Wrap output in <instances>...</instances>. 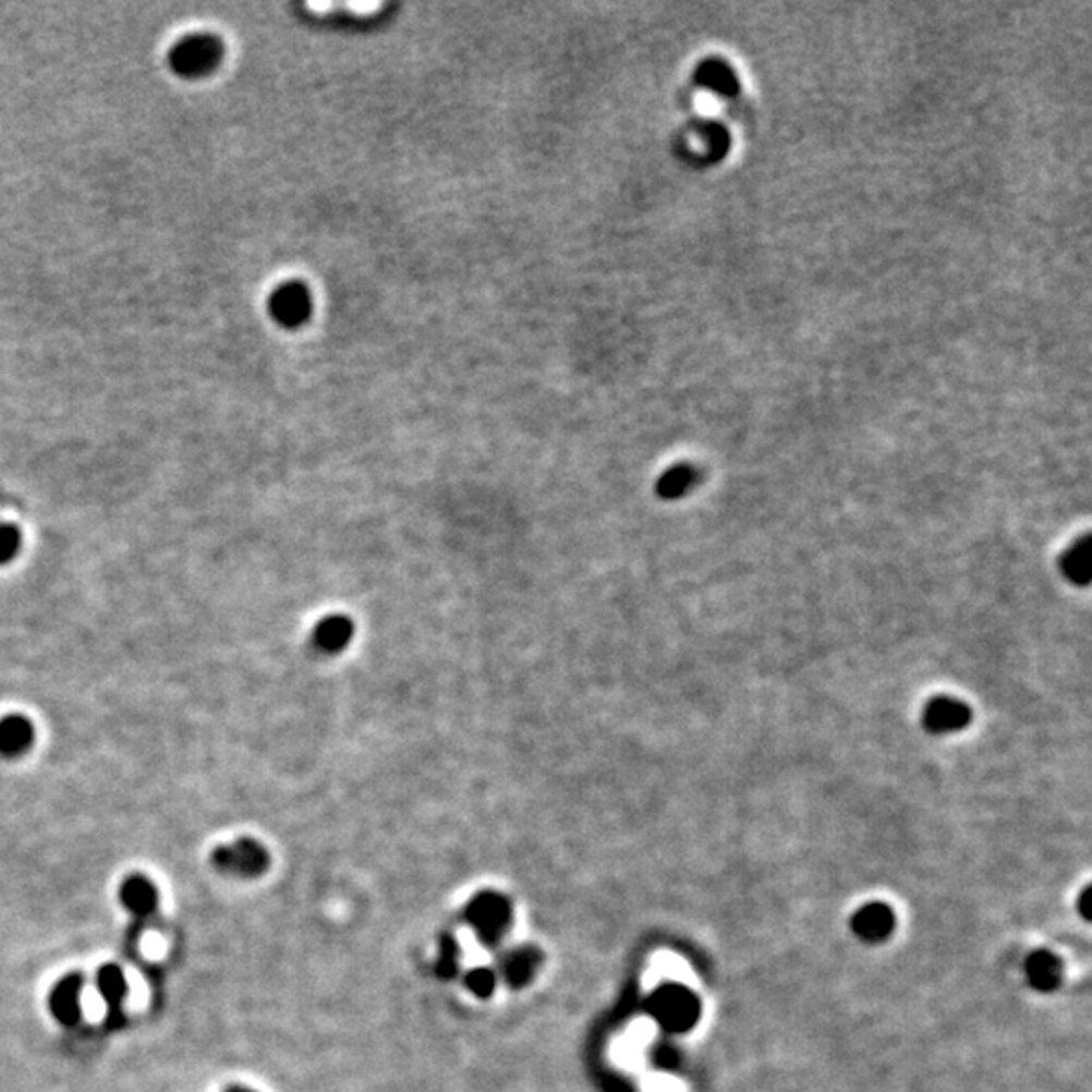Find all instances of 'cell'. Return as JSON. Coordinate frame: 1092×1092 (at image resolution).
Instances as JSON below:
<instances>
[{
  "mask_svg": "<svg viewBox=\"0 0 1092 1092\" xmlns=\"http://www.w3.org/2000/svg\"><path fill=\"white\" fill-rule=\"evenodd\" d=\"M924 728L933 735L957 732L971 723V708L963 702L941 696L924 706Z\"/></svg>",
  "mask_w": 1092,
  "mask_h": 1092,
  "instance_id": "7",
  "label": "cell"
},
{
  "mask_svg": "<svg viewBox=\"0 0 1092 1092\" xmlns=\"http://www.w3.org/2000/svg\"><path fill=\"white\" fill-rule=\"evenodd\" d=\"M696 999L680 985H666L652 997V1014L670 1030H684L696 1018Z\"/></svg>",
  "mask_w": 1092,
  "mask_h": 1092,
  "instance_id": "5",
  "label": "cell"
},
{
  "mask_svg": "<svg viewBox=\"0 0 1092 1092\" xmlns=\"http://www.w3.org/2000/svg\"><path fill=\"white\" fill-rule=\"evenodd\" d=\"M354 633H356V628H354V621L351 617L342 616V614L326 616L314 626L312 635H310V647L318 656L335 658L352 644Z\"/></svg>",
  "mask_w": 1092,
  "mask_h": 1092,
  "instance_id": "6",
  "label": "cell"
},
{
  "mask_svg": "<svg viewBox=\"0 0 1092 1092\" xmlns=\"http://www.w3.org/2000/svg\"><path fill=\"white\" fill-rule=\"evenodd\" d=\"M210 860H213L215 869L221 870L225 874L243 876V878L259 876L269 866V854H267L266 848L252 838H241V840L231 841L227 846L217 848Z\"/></svg>",
  "mask_w": 1092,
  "mask_h": 1092,
  "instance_id": "3",
  "label": "cell"
},
{
  "mask_svg": "<svg viewBox=\"0 0 1092 1092\" xmlns=\"http://www.w3.org/2000/svg\"><path fill=\"white\" fill-rule=\"evenodd\" d=\"M696 482H699L696 468H692L688 463H680V465L670 468L664 476L659 477L656 490H658L659 498L676 500V498L687 496L688 492L696 486Z\"/></svg>",
  "mask_w": 1092,
  "mask_h": 1092,
  "instance_id": "12",
  "label": "cell"
},
{
  "mask_svg": "<svg viewBox=\"0 0 1092 1092\" xmlns=\"http://www.w3.org/2000/svg\"><path fill=\"white\" fill-rule=\"evenodd\" d=\"M122 902H124V905H126V909L132 910L134 914H138V917H148V914H153L156 910V905H158V895H156L155 886L148 883L146 878H142V876H132V878H128L124 886H122Z\"/></svg>",
  "mask_w": 1092,
  "mask_h": 1092,
  "instance_id": "11",
  "label": "cell"
},
{
  "mask_svg": "<svg viewBox=\"0 0 1092 1092\" xmlns=\"http://www.w3.org/2000/svg\"><path fill=\"white\" fill-rule=\"evenodd\" d=\"M465 985L477 997H490L496 990V973L488 967H476L465 975Z\"/></svg>",
  "mask_w": 1092,
  "mask_h": 1092,
  "instance_id": "18",
  "label": "cell"
},
{
  "mask_svg": "<svg viewBox=\"0 0 1092 1092\" xmlns=\"http://www.w3.org/2000/svg\"><path fill=\"white\" fill-rule=\"evenodd\" d=\"M541 963H543V953L534 947H519L502 957L500 975L510 987L520 990L533 981Z\"/></svg>",
  "mask_w": 1092,
  "mask_h": 1092,
  "instance_id": "9",
  "label": "cell"
},
{
  "mask_svg": "<svg viewBox=\"0 0 1092 1092\" xmlns=\"http://www.w3.org/2000/svg\"><path fill=\"white\" fill-rule=\"evenodd\" d=\"M269 314L283 328H298L312 314V294L302 281H286L269 298Z\"/></svg>",
  "mask_w": 1092,
  "mask_h": 1092,
  "instance_id": "4",
  "label": "cell"
},
{
  "mask_svg": "<svg viewBox=\"0 0 1092 1092\" xmlns=\"http://www.w3.org/2000/svg\"><path fill=\"white\" fill-rule=\"evenodd\" d=\"M82 987L84 983L80 978H68V980L61 981L53 990V995H51V1009H53V1016H56L59 1022L71 1023L77 1022L80 1016H82Z\"/></svg>",
  "mask_w": 1092,
  "mask_h": 1092,
  "instance_id": "10",
  "label": "cell"
},
{
  "mask_svg": "<svg viewBox=\"0 0 1092 1092\" xmlns=\"http://www.w3.org/2000/svg\"><path fill=\"white\" fill-rule=\"evenodd\" d=\"M893 924V919H890V912L881 907V905H874V907H869V909L862 910L856 919V929L864 935V937H884L888 933Z\"/></svg>",
  "mask_w": 1092,
  "mask_h": 1092,
  "instance_id": "15",
  "label": "cell"
},
{
  "mask_svg": "<svg viewBox=\"0 0 1092 1092\" xmlns=\"http://www.w3.org/2000/svg\"><path fill=\"white\" fill-rule=\"evenodd\" d=\"M465 921L476 931L477 938L484 945H498L510 924H512V907L498 893H482L470 900L465 909Z\"/></svg>",
  "mask_w": 1092,
  "mask_h": 1092,
  "instance_id": "1",
  "label": "cell"
},
{
  "mask_svg": "<svg viewBox=\"0 0 1092 1092\" xmlns=\"http://www.w3.org/2000/svg\"><path fill=\"white\" fill-rule=\"evenodd\" d=\"M229 1092H252V1091H247V1089H231V1091Z\"/></svg>",
  "mask_w": 1092,
  "mask_h": 1092,
  "instance_id": "20",
  "label": "cell"
},
{
  "mask_svg": "<svg viewBox=\"0 0 1092 1092\" xmlns=\"http://www.w3.org/2000/svg\"><path fill=\"white\" fill-rule=\"evenodd\" d=\"M21 546H23L21 531L11 522L0 520V565H7V562L16 559V555L21 553Z\"/></svg>",
  "mask_w": 1092,
  "mask_h": 1092,
  "instance_id": "16",
  "label": "cell"
},
{
  "mask_svg": "<svg viewBox=\"0 0 1092 1092\" xmlns=\"http://www.w3.org/2000/svg\"><path fill=\"white\" fill-rule=\"evenodd\" d=\"M98 990L106 1008H120L122 999L128 995V983L124 973L118 967H104L98 975Z\"/></svg>",
  "mask_w": 1092,
  "mask_h": 1092,
  "instance_id": "14",
  "label": "cell"
},
{
  "mask_svg": "<svg viewBox=\"0 0 1092 1092\" xmlns=\"http://www.w3.org/2000/svg\"><path fill=\"white\" fill-rule=\"evenodd\" d=\"M458 963H460V949L456 945L453 937L441 938V949H439V959H437V973L441 978H453L456 971H458Z\"/></svg>",
  "mask_w": 1092,
  "mask_h": 1092,
  "instance_id": "19",
  "label": "cell"
},
{
  "mask_svg": "<svg viewBox=\"0 0 1092 1092\" xmlns=\"http://www.w3.org/2000/svg\"><path fill=\"white\" fill-rule=\"evenodd\" d=\"M223 57L221 41L213 35H189L182 37L170 51V65L184 77H201L207 75L219 65Z\"/></svg>",
  "mask_w": 1092,
  "mask_h": 1092,
  "instance_id": "2",
  "label": "cell"
},
{
  "mask_svg": "<svg viewBox=\"0 0 1092 1092\" xmlns=\"http://www.w3.org/2000/svg\"><path fill=\"white\" fill-rule=\"evenodd\" d=\"M35 742V727L23 715H7L0 718V756L19 759L27 755Z\"/></svg>",
  "mask_w": 1092,
  "mask_h": 1092,
  "instance_id": "8",
  "label": "cell"
},
{
  "mask_svg": "<svg viewBox=\"0 0 1092 1092\" xmlns=\"http://www.w3.org/2000/svg\"><path fill=\"white\" fill-rule=\"evenodd\" d=\"M701 82L702 84L711 85V87H716L720 92H728V94H732L735 87H737L735 85V77H732V73H730L725 63H706V65H702Z\"/></svg>",
  "mask_w": 1092,
  "mask_h": 1092,
  "instance_id": "17",
  "label": "cell"
},
{
  "mask_svg": "<svg viewBox=\"0 0 1092 1092\" xmlns=\"http://www.w3.org/2000/svg\"><path fill=\"white\" fill-rule=\"evenodd\" d=\"M1060 567L1072 583L1087 585L1091 581V538L1082 536L1079 543L1070 546Z\"/></svg>",
  "mask_w": 1092,
  "mask_h": 1092,
  "instance_id": "13",
  "label": "cell"
}]
</instances>
